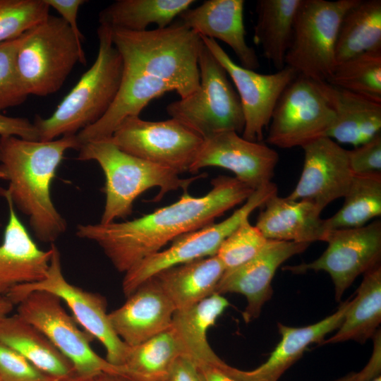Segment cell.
Returning <instances> with one entry per match:
<instances>
[{"mask_svg": "<svg viewBox=\"0 0 381 381\" xmlns=\"http://www.w3.org/2000/svg\"><path fill=\"white\" fill-rule=\"evenodd\" d=\"M211 183V190L203 196L194 197L184 190L176 202L133 220L79 224L76 235L97 243L114 267L125 273L168 242L214 223L255 190L226 176H219Z\"/></svg>", "mask_w": 381, "mask_h": 381, "instance_id": "cell-1", "label": "cell"}, {"mask_svg": "<svg viewBox=\"0 0 381 381\" xmlns=\"http://www.w3.org/2000/svg\"><path fill=\"white\" fill-rule=\"evenodd\" d=\"M80 147L76 134L50 141L0 136V179L9 184L1 189L29 218L35 236L42 242L54 243L66 230V221L51 198L50 186L65 152Z\"/></svg>", "mask_w": 381, "mask_h": 381, "instance_id": "cell-2", "label": "cell"}, {"mask_svg": "<svg viewBox=\"0 0 381 381\" xmlns=\"http://www.w3.org/2000/svg\"><path fill=\"white\" fill-rule=\"evenodd\" d=\"M123 70L163 81L184 98L200 85L201 37L179 20L142 32L111 29Z\"/></svg>", "mask_w": 381, "mask_h": 381, "instance_id": "cell-3", "label": "cell"}, {"mask_svg": "<svg viewBox=\"0 0 381 381\" xmlns=\"http://www.w3.org/2000/svg\"><path fill=\"white\" fill-rule=\"evenodd\" d=\"M97 37L98 52L90 68L49 117L35 116L33 123L40 141L77 134L99 121L112 104L123 78V60L110 28L99 25Z\"/></svg>", "mask_w": 381, "mask_h": 381, "instance_id": "cell-4", "label": "cell"}, {"mask_svg": "<svg viewBox=\"0 0 381 381\" xmlns=\"http://www.w3.org/2000/svg\"><path fill=\"white\" fill-rule=\"evenodd\" d=\"M78 159L95 160L101 167L104 176L105 205L102 224L131 214L135 199L150 188L157 187L159 193L153 201H159L172 190L188 186L206 174L182 179L176 171L129 155L115 145L110 139L92 141L82 145Z\"/></svg>", "mask_w": 381, "mask_h": 381, "instance_id": "cell-5", "label": "cell"}, {"mask_svg": "<svg viewBox=\"0 0 381 381\" xmlns=\"http://www.w3.org/2000/svg\"><path fill=\"white\" fill-rule=\"evenodd\" d=\"M78 63L86 64L82 44L61 17L50 14L25 32L16 57L18 74L28 95L56 92Z\"/></svg>", "mask_w": 381, "mask_h": 381, "instance_id": "cell-6", "label": "cell"}, {"mask_svg": "<svg viewBox=\"0 0 381 381\" xmlns=\"http://www.w3.org/2000/svg\"><path fill=\"white\" fill-rule=\"evenodd\" d=\"M198 67L199 87L189 96L169 104L167 114L203 139L223 131L242 133L245 120L238 95L226 70L204 43Z\"/></svg>", "mask_w": 381, "mask_h": 381, "instance_id": "cell-7", "label": "cell"}, {"mask_svg": "<svg viewBox=\"0 0 381 381\" xmlns=\"http://www.w3.org/2000/svg\"><path fill=\"white\" fill-rule=\"evenodd\" d=\"M358 0H301L285 64L298 75L327 82L336 67L338 29L346 12Z\"/></svg>", "mask_w": 381, "mask_h": 381, "instance_id": "cell-8", "label": "cell"}, {"mask_svg": "<svg viewBox=\"0 0 381 381\" xmlns=\"http://www.w3.org/2000/svg\"><path fill=\"white\" fill-rule=\"evenodd\" d=\"M17 306L16 314L48 338L71 363L75 375L109 372L129 376L124 367L110 363L92 349L90 343L94 338L80 327L56 295L35 291L26 295Z\"/></svg>", "mask_w": 381, "mask_h": 381, "instance_id": "cell-9", "label": "cell"}, {"mask_svg": "<svg viewBox=\"0 0 381 381\" xmlns=\"http://www.w3.org/2000/svg\"><path fill=\"white\" fill-rule=\"evenodd\" d=\"M52 254L46 277L41 281L18 285L6 296L17 305L26 295L35 291H44L58 296L70 308L78 323L97 339L106 350L110 363L123 367L129 346L115 333L107 313L104 297L70 284L62 273L61 255L55 244H51Z\"/></svg>", "mask_w": 381, "mask_h": 381, "instance_id": "cell-10", "label": "cell"}, {"mask_svg": "<svg viewBox=\"0 0 381 381\" xmlns=\"http://www.w3.org/2000/svg\"><path fill=\"white\" fill-rule=\"evenodd\" d=\"M334 120V111L320 83L298 75L274 107L266 141L280 148L303 147L326 136Z\"/></svg>", "mask_w": 381, "mask_h": 381, "instance_id": "cell-11", "label": "cell"}, {"mask_svg": "<svg viewBox=\"0 0 381 381\" xmlns=\"http://www.w3.org/2000/svg\"><path fill=\"white\" fill-rule=\"evenodd\" d=\"M267 188L254 190L245 203L226 219L183 234L168 248L143 259L126 272L122 290L127 297L158 272L194 260L215 255L222 243L270 197Z\"/></svg>", "mask_w": 381, "mask_h": 381, "instance_id": "cell-12", "label": "cell"}, {"mask_svg": "<svg viewBox=\"0 0 381 381\" xmlns=\"http://www.w3.org/2000/svg\"><path fill=\"white\" fill-rule=\"evenodd\" d=\"M110 140L129 155L180 174L189 171L204 139L173 118L150 121L133 116L119 125Z\"/></svg>", "mask_w": 381, "mask_h": 381, "instance_id": "cell-13", "label": "cell"}, {"mask_svg": "<svg viewBox=\"0 0 381 381\" xmlns=\"http://www.w3.org/2000/svg\"><path fill=\"white\" fill-rule=\"evenodd\" d=\"M324 241L327 247L318 259L283 270L296 274L309 270L327 272L334 286L335 299L339 301L360 274L380 264L381 222L376 219L358 228L327 231Z\"/></svg>", "mask_w": 381, "mask_h": 381, "instance_id": "cell-14", "label": "cell"}, {"mask_svg": "<svg viewBox=\"0 0 381 381\" xmlns=\"http://www.w3.org/2000/svg\"><path fill=\"white\" fill-rule=\"evenodd\" d=\"M200 37L236 87L245 120L242 137L260 143L279 96L297 73L288 66L271 74L257 73L235 63L216 40Z\"/></svg>", "mask_w": 381, "mask_h": 381, "instance_id": "cell-15", "label": "cell"}, {"mask_svg": "<svg viewBox=\"0 0 381 381\" xmlns=\"http://www.w3.org/2000/svg\"><path fill=\"white\" fill-rule=\"evenodd\" d=\"M278 153L265 144L244 139L235 131H223L203 140L188 172L207 167L233 172L238 180L253 190L272 182Z\"/></svg>", "mask_w": 381, "mask_h": 381, "instance_id": "cell-16", "label": "cell"}, {"mask_svg": "<svg viewBox=\"0 0 381 381\" xmlns=\"http://www.w3.org/2000/svg\"><path fill=\"white\" fill-rule=\"evenodd\" d=\"M301 147L304 152L302 173L286 198L310 202L323 210L332 201L344 198L351 186L353 174L347 150L326 136Z\"/></svg>", "mask_w": 381, "mask_h": 381, "instance_id": "cell-17", "label": "cell"}, {"mask_svg": "<svg viewBox=\"0 0 381 381\" xmlns=\"http://www.w3.org/2000/svg\"><path fill=\"white\" fill-rule=\"evenodd\" d=\"M310 243L268 240L253 258L238 267L225 272L216 294L243 295L247 306L243 313L246 322L259 317L262 308L272 295V281L278 267L291 257L303 252Z\"/></svg>", "mask_w": 381, "mask_h": 381, "instance_id": "cell-18", "label": "cell"}, {"mask_svg": "<svg viewBox=\"0 0 381 381\" xmlns=\"http://www.w3.org/2000/svg\"><path fill=\"white\" fill-rule=\"evenodd\" d=\"M126 298L108 315L115 333L128 346L138 345L171 326L176 308L155 277Z\"/></svg>", "mask_w": 381, "mask_h": 381, "instance_id": "cell-19", "label": "cell"}, {"mask_svg": "<svg viewBox=\"0 0 381 381\" xmlns=\"http://www.w3.org/2000/svg\"><path fill=\"white\" fill-rule=\"evenodd\" d=\"M8 208V219L0 244V296L13 287L42 280L47 275L52 248L42 250L18 217L9 196L0 188Z\"/></svg>", "mask_w": 381, "mask_h": 381, "instance_id": "cell-20", "label": "cell"}, {"mask_svg": "<svg viewBox=\"0 0 381 381\" xmlns=\"http://www.w3.org/2000/svg\"><path fill=\"white\" fill-rule=\"evenodd\" d=\"M243 0H207L189 7L179 20L200 37L221 40L229 45L241 66L255 71L260 67L255 51L246 42Z\"/></svg>", "mask_w": 381, "mask_h": 381, "instance_id": "cell-21", "label": "cell"}, {"mask_svg": "<svg viewBox=\"0 0 381 381\" xmlns=\"http://www.w3.org/2000/svg\"><path fill=\"white\" fill-rule=\"evenodd\" d=\"M350 303L351 301L347 300L333 314L308 326L293 327L277 323L281 340L264 363L248 371L227 364L224 370L240 381H278L282 374L302 356L310 344H321L328 333L339 328Z\"/></svg>", "mask_w": 381, "mask_h": 381, "instance_id": "cell-22", "label": "cell"}, {"mask_svg": "<svg viewBox=\"0 0 381 381\" xmlns=\"http://www.w3.org/2000/svg\"><path fill=\"white\" fill-rule=\"evenodd\" d=\"M258 217L256 227L267 240L310 243L324 241L326 231L322 210L304 200L270 197Z\"/></svg>", "mask_w": 381, "mask_h": 381, "instance_id": "cell-23", "label": "cell"}, {"mask_svg": "<svg viewBox=\"0 0 381 381\" xmlns=\"http://www.w3.org/2000/svg\"><path fill=\"white\" fill-rule=\"evenodd\" d=\"M173 90L171 86L158 79L123 70L119 90L107 111L96 123L76 134L80 146L110 139L125 119L140 116L152 100Z\"/></svg>", "mask_w": 381, "mask_h": 381, "instance_id": "cell-24", "label": "cell"}, {"mask_svg": "<svg viewBox=\"0 0 381 381\" xmlns=\"http://www.w3.org/2000/svg\"><path fill=\"white\" fill-rule=\"evenodd\" d=\"M319 83L335 113L326 137L357 147L381 133V103L326 82Z\"/></svg>", "mask_w": 381, "mask_h": 381, "instance_id": "cell-25", "label": "cell"}, {"mask_svg": "<svg viewBox=\"0 0 381 381\" xmlns=\"http://www.w3.org/2000/svg\"><path fill=\"white\" fill-rule=\"evenodd\" d=\"M0 342L11 348L44 373L61 380L75 375L71 363L48 338L17 314L0 321Z\"/></svg>", "mask_w": 381, "mask_h": 381, "instance_id": "cell-26", "label": "cell"}, {"mask_svg": "<svg viewBox=\"0 0 381 381\" xmlns=\"http://www.w3.org/2000/svg\"><path fill=\"white\" fill-rule=\"evenodd\" d=\"M216 255L165 269L155 276L176 310L190 307L214 294L224 273Z\"/></svg>", "mask_w": 381, "mask_h": 381, "instance_id": "cell-27", "label": "cell"}, {"mask_svg": "<svg viewBox=\"0 0 381 381\" xmlns=\"http://www.w3.org/2000/svg\"><path fill=\"white\" fill-rule=\"evenodd\" d=\"M229 306V301L222 295L214 293L190 307L174 312L171 327L186 354L196 363L217 365L223 362L210 347L207 334Z\"/></svg>", "mask_w": 381, "mask_h": 381, "instance_id": "cell-28", "label": "cell"}, {"mask_svg": "<svg viewBox=\"0 0 381 381\" xmlns=\"http://www.w3.org/2000/svg\"><path fill=\"white\" fill-rule=\"evenodd\" d=\"M301 0H258L253 40L277 71L286 66L296 14Z\"/></svg>", "mask_w": 381, "mask_h": 381, "instance_id": "cell-29", "label": "cell"}, {"mask_svg": "<svg viewBox=\"0 0 381 381\" xmlns=\"http://www.w3.org/2000/svg\"><path fill=\"white\" fill-rule=\"evenodd\" d=\"M381 322V265L364 273L337 332L321 344H335L349 340L363 344L373 337Z\"/></svg>", "mask_w": 381, "mask_h": 381, "instance_id": "cell-30", "label": "cell"}, {"mask_svg": "<svg viewBox=\"0 0 381 381\" xmlns=\"http://www.w3.org/2000/svg\"><path fill=\"white\" fill-rule=\"evenodd\" d=\"M381 51V1L358 0L344 15L337 32L336 66L357 55Z\"/></svg>", "mask_w": 381, "mask_h": 381, "instance_id": "cell-31", "label": "cell"}, {"mask_svg": "<svg viewBox=\"0 0 381 381\" xmlns=\"http://www.w3.org/2000/svg\"><path fill=\"white\" fill-rule=\"evenodd\" d=\"M194 0H116L99 14V25L111 29L142 32L156 24L164 28L190 7Z\"/></svg>", "mask_w": 381, "mask_h": 381, "instance_id": "cell-32", "label": "cell"}, {"mask_svg": "<svg viewBox=\"0 0 381 381\" xmlns=\"http://www.w3.org/2000/svg\"><path fill=\"white\" fill-rule=\"evenodd\" d=\"M184 354L183 346L171 326L141 344L130 346L123 367L135 381H161L174 361Z\"/></svg>", "mask_w": 381, "mask_h": 381, "instance_id": "cell-33", "label": "cell"}, {"mask_svg": "<svg viewBox=\"0 0 381 381\" xmlns=\"http://www.w3.org/2000/svg\"><path fill=\"white\" fill-rule=\"evenodd\" d=\"M341 209L324 219L325 231L358 228L381 214V173L353 174Z\"/></svg>", "mask_w": 381, "mask_h": 381, "instance_id": "cell-34", "label": "cell"}, {"mask_svg": "<svg viewBox=\"0 0 381 381\" xmlns=\"http://www.w3.org/2000/svg\"><path fill=\"white\" fill-rule=\"evenodd\" d=\"M326 83L381 103V51L363 53L337 64Z\"/></svg>", "mask_w": 381, "mask_h": 381, "instance_id": "cell-35", "label": "cell"}, {"mask_svg": "<svg viewBox=\"0 0 381 381\" xmlns=\"http://www.w3.org/2000/svg\"><path fill=\"white\" fill-rule=\"evenodd\" d=\"M44 0H0V43L17 38L49 15Z\"/></svg>", "mask_w": 381, "mask_h": 381, "instance_id": "cell-36", "label": "cell"}, {"mask_svg": "<svg viewBox=\"0 0 381 381\" xmlns=\"http://www.w3.org/2000/svg\"><path fill=\"white\" fill-rule=\"evenodd\" d=\"M267 241L247 218L222 243L215 255L223 265L224 272H229L253 258Z\"/></svg>", "mask_w": 381, "mask_h": 381, "instance_id": "cell-37", "label": "cell"}, {"mask_svg": "<svg viewBox=\"0 0 381 381\" xmlns=\"http://www.w3.org/2000/svg\"><path fill=\"white\" fill-rule=\"evenodd\" d=\"M24 34L0 43V112L20 105L29 96L18 76L16 64Z\"/></svg>", "mask_w": 381, "mask_h": 381, "instance_id": "cell-38", "label": "cell"}, {"mask_svg": "<svg viewBox=\"0 0 381 381\" xmlns=\"http://www.w3.org/2000/svg\"><path fill=\"white\" fill-rule=\"evenodd\" d=\"M1 381H58L40 370L25 357L0 342Z\"/></svg>", "mask_w": 381, "mask_h": 381, "instance_id": "cell-39", "label": "cell"}, {"mask_svg": "<svg viewBox=\"0 0 381 381\" xmlns=\"http://www.w3.org/2000/svg\"><path fill=\"white\" fill-rule=\"evenodd\" d=\"M347 156L354 175L381 173V133L353 150H347Z\"/></svg>", "mask_w": 381, "mask_h": 381, "instance_id": "cell-40", "label": "cell"}, {"mask_svg": "<svg viewBox=\"0 0 381 381\" xmlns=\"http://www.w3.org/2000/svg\"><path fill=\"white\" fill-rule=\"evenodd\" d=\"M13 135L28 140H39L34 123L28 119L7 116L0 112V136Z\"/></svg>", "mask_w": 381, "mask_h": 381, "instance_id": "cell-41", "label": "cell"}, {"mask_svg": "<svg viewBox=\"0 0 381 381\" xmlns=\"http://www.w3.org/2000/svg\"><path fill=\"white\" fill-rule=\"evenodd\" d=\"M50 8L55 9L61 18L68 25L77 40L82 44L84 36L81 33L78 22L79 8L87 1L85 0H44Z\"/></svg>", "mask_w": 381, "mask_h": 381, "instance_id": "cell-42", "label": "cell"}, {"mask_svg": "<svg viewBox=\"0 0 381 381\" xmlns=\"http://www.w3.org/2000/svg\"><path fill=\"white\" fill-rule=\"evenodd\" d=\"M373 351L367 365L358 373H350L333 381H369L379 375L381 372V337H374Z\"/></svg>", "mask_w": 381, "mask_h": 381, "instance_id": "cell-43", "label": "cell"}, {"mask_svg": "<svg viewBox=\"0 0 381 381\" xmlns=\"http://www.w3.org/2000/svg\"><path fill=\"white\" fill-rule=\"evenodd\" d=\"M161 381H201L197 363L188 355L180 356Z\"/></svg>", "mask_w": 381, "mask_h": 381, "instance_id": "cell-44", "label": "cell"}, {"mask_svg": "<svg viewBox=\"0 0 381 381\" xmlns=\"http://www.w3.org/2000/svg\"><path fill=\"white\" fill-rule=\"evenodd\" d=\"M196 363L201 381H240L224 370L226 364L224 361L217 365L209 363Z\"/></svg>", "mask_w": 381, "mask_h": 381, "instance_id": "cell-45", "label": "cell"}, {"mask_svg": "<svg viewBox=\"0 0 381 381\" xmlns=\"http://www.w3.org/2000/svg\"><path fill=\"white\" fill-rule=\"evenodd\" d=\"M58 381H135L131 377L119 373L100 372L89 375L72 376L59 380Z\"/></svg>", "mask_w": 381, "mask_h": 381, "instance_id": "cell-46", "label": "cell"}, {"mask_svg": "<svg viewBox=\"0 0 381 381\" xmlns=\"http://www.w3.org/2000/svg\"><path fill=\"white\" fill-rule=\"evenodd\" d=\"M14 306L6 296H0V321L10 315Z\"/></svg>", "mask_w": 381, "mask_h": 381, "instance_id": "cell-47", "label": "cell"}, {"mask_svg": "<svg viewBox=\"0 0 381 381\" xmlns=\"http://www.w3.org/2000/svg\"><path fill=\"white\" fill-rule=\"evenodd\" d=\"M369 381H381V376L379 375V376H377V377H375V378H373V379H372V380H370Z\"/></svg>", "mask_w": 381, "mask_h": 381, "instance_id": "cell-48", "label": "cell"}, {"mask_svg": "<svg viewBox=\"0 0 381 381\" xmlns=\"http://www.w3.org/2000/svg\"><path fill=\"white\" fill-rule=\"evenodd\" d=\"M0 381H1V379H0Z\"/></svg>", "mask_w": 381, "mask_h": 381, "instance_id": "cell-49", "label": "cell"}]
</instances>
